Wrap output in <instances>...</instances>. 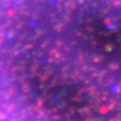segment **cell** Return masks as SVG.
<instances>
[{
    "label": "cell",
    "instance_id": "cell-1",
    "mask_svg": "<svg viewBox=\"0 0 121 121\" xmlns=\"http://www.w3.org/2000/svg\"><path fill=\"white\" fill-rule=\"evenodd\" d=\"M0 85L69 121H121V0H0Z\"/></svg>",
    "mask_w": 121,
    "mask_h": 121
}]
</instances>
